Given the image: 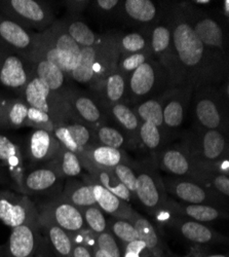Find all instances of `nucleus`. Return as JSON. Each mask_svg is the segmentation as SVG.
<instances>
[{
  "label": "nucleus",
  "mask_w": 229,
  "mask_h": 257,
  "mask_svg": "<svg viewBox=\"0 0 229 257\" xmlns=\"http://www.w3.org/2000/svg\"><path fill=\"white\" fill-rule=\"evenodd\" d=\"M164 12L183 84L195 91L210 85H220L227 80L228 59L201 44L187 22L180 3H165Z\"/></svg>",
  "instance_id": "f257e3e1"
},
{
  "label": "nucleus",
  "mask_w": 229,
  "mask_h": 257,
  "mask_svg": "<svg viewBox=\"0 0 229 257\" xmlns=\"http://www.w3.org/2000/svg\"><path fill=\"white\" fill-rule=\"evenodd\" d=\"M228 79L220 85L203 87L192 92L194 128L229 132Z\"/></svg>",
  "instance_id": "f03ea898"
},
{
  "label": "nucleus",
  "mask_w": 229,
  "mask_h": 257,
  "mask_svg": "<svg viewBox=\"0 0 229 257\" xmlns=\"http://www.w3.org/2000/svg\"><path fill=\"white\" fill-rule=\"evenodd\" d=\"M133 167L137 174L135 198L154 217L164 208L169 199L163 179L158 173L156 161L151 157L150 160L133 162Z\"/></svg>",
  "instance_id": "7ed1b4c3"
},
{
  "label": "nucleus",
  "mask_w": 229,
  "mask_h": 257,
  "mask_svg": "<svg viewBox=\"0 0 229 257\" xmlns=\"http://www.w3.org/2000/svg\"><path fill=\"white\" fill-rule=\"evenodd\" d=\"M0 15L32 32H44L56 21L52 8L39 0H2Z\"/></svg>",
  "instance_id": "20e7f679"
},
{
  "label": "nucleus",
  "mask_w": 229,
  "mask_h": 257,
  "mask_svg": "<svg viewBox=\"0 0 229 257\" xmlns=\"http://www.w3.org/2000/svg\"><path fill=\"white\" fill-rule=\"evenodd\" d=\"M168 89H171L168 75L152 58L143 63L128 77L127 103L136 105L156 98Z\"/></svg>",
  "instance_id": "39448f33"
},
{
  "label": "nucleus",
  "mask_w": 229,
  "mask_h": 257,
  "mask_svg": "<svg viewBox=\"0 0 229 257\" xmlns=\"http://www.w3.org/2000/svg\"><path fill=\"white\" fill-rule=\"evenodd\" d=\"M20 98H22L30 107L47 112L55 124L74 120L65 97L54 93L33 72L23 90L21 91Z\"/></svg>",
  "instance_id": "423d86ee"
},
{
  "label": "nucleus",
  "mask_w": 229,
  "mask_h": 257,
  "mask_svg": "<svg viewBox=\"0 0 229 257\" xmlns=\"http://www.w3.org/2000/svg\"><path fill=\"white\" fill-rule=\"evenodd\" d=\"M181 10L201 44L225 59H228L227 36L218 21L197 10L191 3H180Z\"/></svg>",
  "instance_id": "0eeeda50"
},
{
  "label": "nucleus",
  "mask_w": 229,
  "mask_h": 257,
  "mask_svg": "<svg viewBox=\"0 0 229 257\" xmlns=\"http://www.w3.org/2000/svg\"><path fill=\"white\" fill-rule=\"evenodd\" d=\"M150 51L152 58L168 75L170 87L175 88L184 85L173 48L170 25L164 12V4L161 19L150 30Z\"/></svg>",
  "instance_id": "6e6552de"
},
{
  "label": "nucleus",
  "mask_w": 229,
  "mask_h": 257,
  "mask_svg": "<svg viewBox=\"0 0 229 257\" xmlns=\"http://www.w3.org/2000/svg\"><path fill=\"white\" fill-rule=\"evenodd\" d=\"M6 251L7 257H55L38 221L12 228Z\"/></svg>",
  "instance_id": "1a4fd4ad"
},
{
  "label": "nucleus",
  "mask_w": 229,
  "mask_h": 257,
  "mask_svg": "<svg viewBox=\"0 0 229 257\" xmlns=\"http://www.w3.org/2000/svg\"><path fill=\"white\" fill-rule=\"evenodd\" d=\"M194 164L217 162L229 158L228 133L218 130H198L189 134L183 144Z\"/></svg>",
  "instance_id": "9d476101"
},
{
  "label": "nucleus",
  "mask_w": 229,
  "mask_h": 257,
  "mask_svg": "<svg viewBox=\"0 0 229 257\" xmlns=\"http://www.w3.org/2000/svg\"><path fill=\"white\" fill-rule=\"evenodd\" d=\"M166 194L173 196L176 201L186 204L209 205L228 210V201L214 191L206 188L195 180L188 178L169 177L163 180Z\"/></svg>",
  "instance_id": "9b49d317"
},
{
  "label": "nucleus",
  "mask_w": 229,
  "mask_h": 257,
  "mask_svg": "<svg viewBox=\"0 0 229 257\" xmlns=\"http://www.w3.org/2000/svg\"><path fill=\"white\" fill-rule=\"evenodd\" d=\"M0 221L11 228L37 222L36 203L18 191L0 189Z\"/></svg>",
  "instance_id": "f8f14e48"
},
{
  "label": "nucleus",
  "mask_w": 229,
  "mask_h": 257,
  "mask_svg": "<svg viewBox=\"0 0 229 257\" xmlns=\"http://www.w3.org/2000/svg\"><path fill=\"white\" fill-rule=\"evenodd\" d=\"M64 180L50 163L26 166L22 180V194L54 198L61 195Z\"/></svg>",
  "instance_id": "ddd939ff"
},
{
  "label": "nucleus",
  "mask_w": 229,
  "mask_h": 257,
  "mask_svg": "<svg viewBox=\"0 0 229 257\" xmlns=\"http://www.w3.org/2000/svg\"><path fill=\"white\" fill-rule=\"evenodd\" d=\"M64 97L75 121L86 124L93 130L107 123L108 112L92 94H86L69 87Z\"/></svg>",
  "instance_id": "4468645a"
},
{
  "label": "nucleus",
  "mask_w": 229,
  "mask_h": 257,
  "mask_svg": "<svg viewBox=\"0 0 229 257\" xmlns=\"http://www.w3.org/2000/svg\"><path fill=\"white\" fill-rule=\"evenodd\" d=\"M192 92L193 90L188 85H179L168 89L158 96L162 107L163 122L169 135L182 126L190 105Z\"/></svg>",
  "instance_id": "2eb2a0df"
},
{
  "label": "nucleus",
  "mask_w": 229,
  "mask_h": 257,
  "mask_svg": "<svg viewBox=\"0 0 229 257\" xmlns=\"http://www.w3.org/2000/svg\"><path fill=\"white\" fill-rule=\"evenodd\" d=\"M158 222L174 228L183 239L195 246L204 247L228 243V238L224 234L201 222L175 216L164 217Z\"/></svg>",
  "instance_id": "dca6fc26"
},
{
  "label": "nucleus",
  "mask_w": 229,
  "mask_h": 257,
  "mask_svg": "<svg viewBox=\"0 0 229 257\" xmlns=\"http://www.w3.org/2000/svg\"><path fill=\"white\" fill-rule=\"evenodd\" d=\"M36 207L38 213L47 216L68 233L78 231L86 227L80 209L67 202L61 197V195L49 198L43 203H38L36 204Z\"/></svg>",
  "instance_id": "f3484780"
},
{
  "label": "nucleus",
  "mask_w": 229,
  "mask_h": 257,
  "mask_svg": "<svg viewBox=\"0 0 229 257\" xmlns=\"http://www.w3.org/2000/svg\"><path fill=\"white\" fill-rule=\"evenodd\" d=\"M31 75L30 61L0 45V84L20 94Z\"/></svg>",
  "instance_id": "a211bd4d"
},
{
  "label": "nucleus",
  "mask_w": 229,
  "mask_h": 257,
  "mask_svg": "<svg viewBox=\"0 0 229 257\" xmlns=\"http://www.w3.org/2000/svg\"><path fill=\"white\" fill-rule=\"evenodd\" d=\"M175 216L194 220L201 223L213 222L217 220H223L228 218V210L209 206V205H196L186 204L176 201L169 197L164 208L158 212L154 218L160 221L164 217Z\"/></svg>",
  "instance_id": "6ab92c4d"
},
{
  "label": "nucleus",
  "mask_w": 229,
  "mask_h": 257,
  "mask_svg": "<svg viewBox=\"0 0 229 257\" xmlns=\"http://www.w3.org/2000/svg\"><path fill=\"white\" fill-rule=\"evenodd\" d=\"M0 45L30 61L37 47V32L21 27L0 15Z\"/></svg>",
  "instance_id": "aec40b11"
},
{
  "label": "nucleus",
  "mask_w": 229,
  "mask_h": 257,
  "mask_svg": "<svg viewBox=\"0 0 229 257\" xmlns=\"http://www.w3.org/2000/svg\"><path fill=\"white\" fill-rule=\"evenodd\" d=\"M154 159L158 169L173 177L191 179L197 171L194 161L184 145L166 146Z\"/></svg>",
  "instance_id": "412c9836"
},
{
  "label": "nucleus",
  "mask_w": 229,
  "mask_h": 257,
  "mask_svg": "<svg viewBox=\"0 0 229 257\" xmlns=\"http://www.w3.org/2000/svg\"><path fill=\"white\" fill-rule=\"evenodd\" d=\"M53 135L62 146L77 156L96 144L93 128L75 120L55 124Z\"/></svg>",
  "instance_id": "4be33fe9"
},
{
  "label": "nucleus",
  "mask_w": 229,
  "mask_h": 257,
  "mask_svg": "<svg viewBox=\"0 0 229 257\" xmlns=\"http://www.w3.org/2000/svg\"><path fill=\"white\" fill-rule=\"evenodd\" d=\"M0 164L8 170L15 189L22 194V180L26 170L23 149L16 140L4 134H0Z\"/></svg>",
  "instance_id": "5701e85b"
},
{
  "label": "nucleus",
  "mask_w": 229,
  "mask_h": 257,
  "mask_svg": "<svg viewBox=\"0 0 229 257\" xmlns=\"http://www.w3.org/2000/svg\"><path fill=\"white\" fill-rule=\"evenodd\" d=\"M163 14V4L151 0H124L121 2L119 15L141 29H151L159 22Z\"/></svg>",
  "instance_id": "b1692460"
},
{
  "label": "nucleus",
  "mask_w": 229,
  "mask_h": 257,
  "mask_svg": "<svg viewBox=\"0 0 229 257\" xmlns=\"http://www.w3.org/2000/svg\"><path fill=\"white\" fill-rule=\"evenodd\" d=\"M90 89L92 95L106 111L115 104L127 103L128 78L124 77L117 69Z\"/></svg>",
  "instance_id": "393cba45"
},
{
  "label": "nucleus",
  "mask_w": 229,
  "mask_h": 257,
  "mask_svg": "<svg viewBox=\"0 0 229 257\" xmlns=\"http://www.w3.org/2000/svg\"><path fill=\"white\" fill-rule=\"evenodd\" d=\"M82 179L83 182H86L92 186L96 204L103 212H106L108 215L113 218L124 219L133 222L137 211L133 209V207L130 206L129 203L120 200L118 197L113 195L112 192L94 182L88 176V174H83Z\"/></svg>",
  "instance_id": "a878e982"
},
{
  "label": "nucleus",
  "mask_w": 229,
  "mask_h": 257,
  "mask_svg": "<svg viewBox=\"0 0 229 257\" xmlns=\"http://www.w3.org/2000/svg\"><path fill=\"white\" fill-rule=\"evenodd\" d=\"M61 144L53 133L45 130H33L27 140L24 157L32 165H43L53 160Z\"/></svg>",
  "instance_id": "bb28decb"
},
{
  "label": "nucleus",
  "mask_w": 229,
  "mask_h": 257,
  "mask_svg": "<svg viewBox=\"0 0 229 257\" xmlns=\"http://www.w3.org/2000/svg\"><path fill=\"white\" fill-rule=\"evenodd\" d=\"M117 34L102 36L101 41L97 45L94 60V82L93 85L99 83L112 71L117 69L119 60V51L117 48Z\"/></svg>",
  "instance_id": "cd10ccee"
},
{
  "label": "nucleus",
  "mask_w": 229,
  "mask_h": 257,
  "mask_svg": "<svg viewBox=\"0 0 229 257\" xmlns=\"http://www.w3.org/2000/svg\"><path fill=\"white\" fill-rule=\"evenodd\" d=\"M139 239L147 247L150 257H175V254L169 249L168 245L162 240V237L152 222L137 212L133 220Z\"/></svg>",
  "instance_id": "c85d7f7f"
},
{
  "label": "nucleus",
  "mask_w": 229,
  "mask_h": 257,
  "mask_svg": "<svg viewBox=\"0 0 229 257\" xmlns=\"http://www.w3.org/2000/svg\"><path fill=\"white\" fill-rule=\"evenodd\" d=\"M32 72L35 76L43 80L56 94L63 96L69 88L67 83L69 76L59 69L53 63L34 56L31 60Z\"/></svg>",
  "instance_id": "c756f323"
},
{
  "label": "nucleus",
  "mask_w": 229,
  "mask_h": 257,
  "mask_svg": "<svg viewBox=\"0 0 229 257\" xmlns=\"http://www.w3.org/2000/svg\"><path fill=\"white\" fill-rule=\"evenodd\" d=\"M38 222L55 257H72L73 243L69 233L40 213H38Z\"/></svg>",
  "instance_id": "7c9ffc66"
},
{
  "label": "nucleus",
  "mask_w": 229,
  "mask_h": 257,
  "mask_svg": "<svg viewBox=\"0 0 229 257\" xmlns=\"http://www.w3.org/2000/svg\"><path fill=\"white\" fill-rule=\"evenodd\" d=\"M80 161L83 169L88 172V176L94 182L107 189L108 191L112 192L113 195H115L124 202L130 203L132 201L134 196L128 190L126 186L119 182V180L112 172V170L96 167L89 163L88 161H86L85 159H80Z\"/></svg>",
  "instance_id": "2f4dec72"
},
{
  "label": "nucleus",
  "mask_w": 229,
  "mask_h": 257,
  "mask_svg": "<svg viewBox=\"0 0 229 257\" xmlns=\"http://www.w3.org/2000/svg\"><path fill=\"white\" fill-rule=\"evenodd\" d=\"M78 157L96 167L109 170H112L119 164L132 162L126 151L98 144L90 146Z\"/></svg>",
  "instance_id": "473e14b6"
},
{
  "label": "nucleus",
  "mask_w": 229,
  "mask_h": 257,
  "mask_svg": "<svg viewBox=\"0 0 229 257\" xmlns=\"http://www.w3.org/2000/svg\"><path fill=\"white\" fill-rule=\"evenodd\" d=\"M108 115L111 116L119 125L120 130L128 136L134 149L139 147L138 133L141 125V120L135 113L133 107L128 103H118L107 109Z\"/></svg>",
  "instance_id": "72a5a7b5"
},
{
  "label": "nucleus",
  "mask_w": 229,
  "mask_h": 257,
  "mask_svg": "<svg viewBox=\"0 0 229 257\" xmlns=\"http://www.w3.org/2000/svg\"><path fill=\"white\" fill-rule=\"evenodd\" d=\"M58 22L81 49L95 47L102 39V36L97 35L83 21L78 20L77 17L68 16L58 20Z\"/></svg>",
  "instance_id": "f704fd0d"
},
{
  "label": "nucleus",
  "mask_w": 229,
  "mask_h": 257,
  "mask_svg": "<svg viewBox=\"0 0 229 257\" xmlns=\"http://www.w3.org/2000/svg\"><path fill=\"white\" fill-rule=\"evenodd\" d=\"M40 35L51 45H53L59 51L63 52L76 61L80 62L81 59V48L71 38V36L61 27L58 20L55 23L44 32H40Z\"/></svg>",
  "instance_id": "c9c22d12"
},
{
  "label": "nucleus",
  "mask_w": 229,
  "mask_h": 257,
  "mask_svg": "<svg viewBox=\"0 0 229 257\" xmlns=\"http://www.w3.org/2000/svg\"><path fill=\"white\" fill-rule=\"evenodd\" d=\"M61 197L78 209L90 207L96 204L92 186L83 181L70 178L64 183Z\"/></svg>",
  "instance_id": "e433bc0d"
},
{
  "label": "nucleus",
  "mask_w": 229,
  "mask_h": 257,
  "mask_svg": "<svg viewBox=\"0 0 229 257\" xmlns=\"http://www.w3.org/2000/svg\"><path fill=\"white\" fill-rule=\"evenodd\" d=\"M49 163L64 179L82 176V172L85 171L79 157L62 145L56 156Z\"/></svg>",
  "instance_id": "4c0bfd02"
},
{
  "label": "nucleus",
  "mask_w": 229,
  "mask_h": 257,
  "mask_svg": "<svg viewBox=\"0 0 229 257\" xmlns=\"http://www.w3.org/2000/svg\"><path fill=\"white\" fill-rule=\"evenodd\" d=\"M168 137L169 135L156 125L142 121L138 133L139 147L142 146L146 148L152 158H156L162 149L166 147Z\"/></svg>",
  "instance_id": "58836bf2"
},
{
  "label": "nucleus",
  "mask_w": 229,
  "mask_h": 257,
  "mask_svg": "<svg viewBox=\"0 0 229 257\" xmlns=\"http://www.w3.org/2000/svg\"><path fill=\"white\" fill-rule=\"evenodd\" d=\"M29 105L22 98L6 99L2 128L26 127Z\"/></svg>",
  "instance_id": "ea45409f"
},
{
  "label": "nucleus",
  "mask_w": 229,
  "mask_h": 257,
  "mask_svg": "<svg viewBox=\"0 0 229 257\" xmlns=\"http://www.w3.org/2000/svg\"><path fill=\"white\" fill-rule=\"evenodd\" d=\"M150 30L142 28L139 31L117 35L119 56L142 53L150 49Z\"/></svg>",
  "instance_id": "a19ab883"
},
{
  "label": "nucleus",
  "mask_w": 229,
  "mask_h": 257,
  "mask_svg": "<svg viewBox=\"0 0 229 257\" xmlns=\"http://www.w3.org/2000/svg\"><path fill=\"white\" fill-rule=\"evenodd\" d=\"M95 143L98 145L108 146L116 149H134L130 139L124 134L119 127L103 124L94 130Z\"/></svg>",
  "instance_id": "79ce46f5"
},
{
  "label": "nucleus",
  "mask_w": 229,
  "mask_h": 257,
  "mask_svg": "<svg viewBox=\"0 0 229 257\" xmlns=\"http://www.w3.org/2000/svg\"><path fill=\"white\" fill-rule=\"evenodd\" d=\"M133 109L137 114V116L139 117V119L141 120V122L145 121V122L152 123L157 127H159L161 131L168 134L163 122L162 107L158 97L147 99L141 103H138L134 105Z\"/></svg>",
  "instance_id": "37998d69"
},
{
  "label": "nucleus",
  "mask_w": 229,
  "mask_h": 257,
  "mask_svg": "<svg viewBox=\"0 0 229 257\" xmlns=\"http://www.w3.org/2000/svg\"><path fill=\"white\" fill-rule=\"evenodd\" d=\"M191 179L214 191L224 200H229V176L197 169Z\"/></svg>",
  "instance_id": "c03bdc74"
},
{
  "label": "nucleus",
  "mask_w": 229,
  "mask_h": 257,
  "mask_svg": "<svg viewBox=\"0 0 229 257\" xmlns=\"http://www.w3.org/2000/svg\"><path fill=\"white\" fill-rule=\"evenodd\" d=\"M97 46L92 48L81 49V59L78 66L69 74V78L75 80L80 84H86L91 87L94 82V60Z\"/></svg>",
  "instance_id": "a18cd8bd"
},
{
  "label": "nucleus",
  "mask_w": 229,
  "mask_h": 257,
  "mask_svg": "<svg viewBox=\"0 0 229 257\" xmlns=\"http://www.w3.org/2000/svg\"><path fill=\"white\" fill-rule=\"evenodd\" d=\"M108 230L121 244H127L139 239L138 231L133 222L111 217L108 221Z\"/></svg>",
  "instance_id": "49530a36"
},
{
  "label": "nucleus",
  "mask_w": 229,
  "mask_h": 257,
  "mask_svg": "<svg viewBox=\"0 0 229 257\" xmlns=\"http://www.w3.org/2000/svg\"><path fill=\"white\" fill-rule=\"evenodd\" d=\"M80 211L82 213L86 226L89 227L96 234L108 230L107 219L105 215H104L103 211L97 204L92 205L90 207L82 208L80 209Z\"/></svg>",
  "instance_id": "de8ad7c7"
},
{
  "label": "nucleus",
  "mask_w": 229,
  "mask_h": 257,
  "mask_svg": "<svg viewBox=\"0 0 229 257\" xmlns=\"http://www.w3.org/2000/svg\"><path fill=\"white\" fill-rule=\"evenodd\" d=\"M152 59V54L150 49L137 54L127 55V56H119V60L117 63V70L128 78L131 73H133L138 67H140L143 63Z\"/></svg>",
  "instance_id": "09e8293b"
},
{
  "label": "nucleus",
  "mask_w": 229,
  "mask_h": 257,
  "mask_svg": "<svg viewBox=\"0 0 229 257\" xmlns=\"http://www.w3.org/2000/svg\"><path fill=\"white\" fill-rule=\"evenodd\" d=\"M112 172L119 180V182L126 186L131 194L135 197L136 185H137V174L133 167V162L119 164L112 169Z\"/></svg>",
  "instance_id": "8fccbe9b"
},
{
  "label": "nucleus",
  "mask_w": 229,
  "mask_h": 257,
  "mask_svg": "<svg viewBox=\"0 0 229 257\" xmlns=\"http://www.w3.org/2000/svg\"><path fill=\"white\" fill-rule=\"evenodd\" d=\"M27 127H32L33 130H45L53 133L55 122L52 117L45 111L33 108L29 106L28 119L26 122Z\"/></svg>",
  "instance_id": "3c124183"
},
{
  "label": "nucleus",
  "mask_w": 229,
  "mask_h": 257,
  "mask_svg": "<svg viewBox=\"0 0 229 257\" xmlns=\"http://www.w3.org/2000/svg\"><path fill=\"white\" fill-rule=\"evenodd\" d=\"M97 246L99 249L106 251L112 257H121L120 243L109 230L97 234Z\"/></svg>",
  "instance_id": "603ef678"
},
{
  "label": "nucleus",
  "mask_w": 229,
  "mask_h": 257,
  "mask_svg": "<svg viewBox=\"0 0 229 257\" xmlns=\"http://www.w3.org/2000/svg\"><path fill=\"white\" fill-rule=\"evenodd\" d=\"M73 245H80L94 251L97 246V234L92 231L89 227H83L82 229L69 233Z\"/></svg>",
  "instance_id": "864d4df0"
},
{
  "label": "nucleus",
  "mask_w": 229,
  "mask_h": 257,
  "mask_svg": "<svg viewBox=\"0 0 229 257\" xmlns=\"http://www.w3.org/2000/svg\"><path fill=\"white\" fill-rule=\"evenodd\" d=\"M95 10L102 16L111 17L119 15L121 2L119 0H97L91 3Z\"/></svg>",
  "instance_id": "5fc2aeb1"
},
{
  "label": "nucleus",
  "mask_w": 229,
  "mask_h": 257,
  "mask_svg": "<svg viewBox=\"0 0 229 257\" xmlns=\"http://www.w3.org/2000/svg\"><path fill=\"white\" fill-rule=\"evenodd\" d=\"M90 5H91V2H82V0H75V2L74 0H68V2L64 3V6L69 12V16L71 17H77Z\"/></svg>",
  "instance_id": "6e6d98bb"
},
{
  "label": "nucleus",
  "mask_w": 229,
  "mask_h": 257,
  "mask_svg": "<svg viewBox=\"0 0 229 257\" xmlns=\"http://www.w3.org/2000/svg\"><path fill=\"white\" fill-rule=\"evenodd\" d=\"M72 257H94V254L93 251L86 247L80 245H73Z\"/></svg>",
  "instance_id": "4d7b16f0"
},
{
  "label": "nucleus",
  "mask_w": 229,
  "mask_h": 257,
  "mask_svg": "<svg viewBox=\"0 0 229 257\" xmlns=\"http://www.w3.org/2000/svg\"><path fill=\"white\" fill-rule=\"evenodd\" d=\"M196 247H197V249L193 250L189 254H187L185 256H179V255L175 254V257H228L225 254H209V253H205L203 250H198V246H196Z\"/></svg>",
  "instance_id": "13d9d810"
},
{
  "label": "nucleus",
  "mask_w": 229,
  "mask_h": 257,
  "mask_svg": "<svg viewBox=\"0 0 229 257\" xmlns=\"http://www.w3.org/2000/svg\"><path fill=\"white\" fill-rule=\"evenodd\" d=\"M9 182L13 183V181H12V179L10 177V174L8 172V170L4 166H0V185L7 184ZM13 186H14V183H13Z\"/></svg>",
  "instance_id": "bf43d9fd"
},
{
  "label": "nucleus",
  "mask_w": 229,
  "mask_h": 257,
  "mask_svg": "<svg viewBox=\"0 0 229 257\" xmlns=\"http://www.w3.org/2000/svg\"><path fill=\"white\" fill-rule=\"evenodd\" d=\"M93 254H94V257H112L110 254H108L106 251L104 250H101L99 249L98 247L93 251Z\"/></svg>",
  "instance_id": "052dcab7"
},
{
  "label": "nucleus",
  "mask_w": 229,
  "mask_h": 257,
  "mask_svg": "<svg viewBox=\"0 0 229 257\" xmlns=\"http://www.w3.org/2000/svg\"><path fill=\"white\" fill-rule=\"evenodd\" d=\"M222 13H223V16L228 20V18H229V2L228 0H224V2L222 3Z\"/></svg>",
  "instance_id": "680f3d73"
},
{
  "label": "nucleus",
  "mask_w": 229,
  "mask_h": 257,
  "mask_svg": "<svg viewBox=\"0 0 229 257\" xmlns=\"http://www.w3.org/2000/svg\"><path fill=\"white\" fill-rule=\"evenodd\" d=\"M5 103L6 99L0 96V128H2V120H3V115H4V110H5Z\"/></svg>",
  "instance_id": "e2e57ef3"
},
{
  "label": "nucleus",
  "mask_w": 229,
  "mask_h": 257,
  "mask_svg": "<svg viewBox=\"0 0 229 257\" xmlns=\"http://www.w3.org/2000/svg\"><path fill=\"white\" fill-rule=\"evenodd\" d=\"M194 7L195 6H207L212 4V2H209V0H195V2H190Z\"/></svg>",
  "instance_id": "0e129e2a"
},
{
  "label": "nucleus",
  "mask_w": 229,
  "mask_h": 257,
  "mask_svg": "<svg viewBox=\"0 0 229 257\" xmlns=\"http://www.w3.org/2000/svg\"><path fill=\"white\" fill-rule=\"evenodd\" d=\"M0 257H7V251H6V244L0 246Z\"/></svg>",
  "instance_id": "69168bd1"
}]
</instances>
